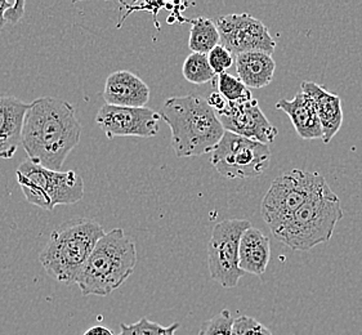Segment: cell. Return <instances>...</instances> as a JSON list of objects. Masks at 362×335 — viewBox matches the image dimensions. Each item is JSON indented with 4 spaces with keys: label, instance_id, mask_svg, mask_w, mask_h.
Masks as SVG:
<instances>
[{
    "label": "cell",
    "instance_id": "6da1fadb",
    "mask_svg": "<svg viewBox=\"0 0 362 335\" xmlns=\"http://www.w3.org/2000/svg\"><path fill=\"white\" fill-rule=\"evenodd\" d=\"M83 125L71 103L56 97H40L30 103L22 131V147L37 165L62 170L65 160L79 145Z\"/></svg>",
    "mask_w": 362,
    "mask_h": 335
},
{
    "label": "cell",
    "instance_id": "7a4b0ae2",
    "mask_svg": "<svg viewBox=\"0 0 362 335\" xmlns=\"http://www.w3.org/2000/svg\"><path fill=\"white\" fill-rule=\"evenodd\" d=\"M159 114L172 131V147L178 158L213 153L225 134L216 111L203 97H170Z\"/></svg>",
    "mask_w": 362,
    "mask_h": 335
},
{
    "label": "cell",
    "instance_id": "3957f363",
    "mask_svg": "<svg viewBox=\"0 0 362 335\" xmlns=\"http://www.w3.org/2000/svg\"><path fill=\"white\" fill-rule=\"evenodd\" d=\"M105 235L103 227L95 219L66 221L51 233L39 254V262L58 283L76 284L88 258Z\"/></svg>",
    "mask_w": 362,
    "mask_h": 335
},
{
    "label": "cell",
    "instance_id": "277c9868",
    "mask_svg": "<svg viewBox=\"0 0 362 335\" xmlns=\"http://www.w3.org/2000/svg\"><path fill=\"white\" fill-rule=\"evenodd\" d=\"M137 262L136 244L117 227L97 242L76 284L84 297H107L129 278Z\"/></svg>",
    "mask_w": 362,
    "mask_h": 335
},
{
    "label": "cell",
    "instance_id": "5b68a950",
    "mask_svg": "<svg viewBox=\"0 0 362 335\" xmlns=\"http://www.w3.org/2000/svg\"><path fill=\"white\" fill-rule=\"evenodd\" d=\"M343 216L344 211L337 194L324 195L308 201L294 214L269 228L276 240L288 248L307 252L330 240Z\"/></svg>",
    "mask_w": 362,
    "mask_h": 335
},
{
    "label": "cell",
    "instance_id": "8992f818",
    "mask_svg": "<svg viewBox=\"0 0 362 335\" xmlns=\"http://www.w3.org/2000/svg\"><path fill=\"white\" fill-rule=\"evenodd\" d=\"M16 177L26 201L44 211L76 204L84 197V180L75 170H51L26 159L17 168Z\"/></svg>",
    "mask_w": 362,
    "mask_h": 335
},
{
    "label": "cell",
    "instance_id": "52a82bcc",
    "mask_svg": "<svg viewBox=\"0 0 362 335\" xmlns=\"http://www.w3.org/2000/svg\"><path fill=\"white\" fill-rule=\"evenodd\" d=\"M335 194L324 175L293 169L276 177L262 201V218L272 227L316 197Z\"/></svg>",
    "mask_w": 362,
    "mask_h": 335
},
{
    "label": "cell",
    "instance_id": "ba28073f",
    "mask_svg": "<svg viewBox=\"0 0 362 335\" xmlns=\"http://www.w3.org/2000/svg\"><path fill=\"white\" fill-rule=\"evenodd\" d=\"M210 160L222 177L247 180L267 170L271 164V150L268 145L225 131Z\"/></svg>",
    "mask_w": 362,
    "mask_h": 335
},
{
    "label": "cell",
    "instance_id": "9c48e42d",
    "mask_svg": "<svg viewBox=\"0 0 362 335\" xmlns=\"http://www.w3.org/2000/svg\"><path fill=\"white\" fill-rule=\"evenodd\" d=\"M252 223L247 219H225L217 223L208 244V266L211 280L226 289L239 284L245 272L240 269V241Z\"/></svg>",
    "mask_w": 362,
    "mask_h": 335
},
{
    "label": "cell",
    "instance_id": "30bf717a",
    "mask_svg": "<svg viewBox=\"0 0 362 335\" xmlns=\"http://www.w3.org/2000/svg\"><path fill=\"white\" fill-rule=\"evenodd\" d=\"M217 23L221 44L236 57L245 52H264L274 54L275 39L267 26L249 13H231L219 17Z\"/></svg>",
    "mask_w": 362,
    "mask_h": 335
},
{
    "label": "cell",
    "instance_id": "8fae6325",
    "mask_svg": "<svg viewBox=\"0 0 362 335\" xmlns=\"http://www.w3.org/2000/svg\"><path fill=\"white\" fill-rule=\"evenodd\" d=\"M159 112L148 107H119L105 103L95 115V124L107 139H151L160 131Z\"/></svg>",
    "mask_w": 362,
    "mask_h": 335
},
{
    "label": "cell",
    "instance_id": "7c38bea8",
    "mask_svg": "<svg viewBox=\"0 0 362 335\" xmlns=\"http://www.w3.org/2000/svg\"><path fill=\"white\" fill-rule=\"evenodd\" d=\"M218 117L226 131L264 145H271L279 134V129L268 120L254 98L249 102L228 103L225 112Z\"/></svg>",
    "mask_w": 362,
    "mask_h": 335
},
{
    "label": "cell",
    "instance_id": "4fadbf2b",
    "mask_svg": "<svg viewBox=\"0 0 362 335\" xmlns=\"http://www.w3.org/2000/svg\"><path fill=\"white\" fill-rule=\"evenodd\" d=\"M103 100L111 106L146 107L150 101V88L136 74L119 70L107 76Z\"/></svg>",
    "mask_w": 362,
    "mask_h": 335
},
{
    "label": "cell",
    "instance_id": "5bb4252c",
    "mask_svg": "<svg viewBox=\"0 0 362 335\" xmlns=\"http://www.w3.org/2000/svg\"><path fill=\"white\" fill-rule=\"evenodd\" d=\"M30 103L15 95H0V159H12L22 145V131Z\"/></svg>",
    "mask_w": 362,
    "mask_h": 335
},
{
    "label": "cell",
    "instance_id": "9a60e30c",
    "mask_svg": "<svg viewBox=\"0 0 362 335\" xmlns=\"http://www.w3.org/2000/svg\"><path fill=\"white\" fill-rule=\"evenodd\" d=\"M300 90L311 97L316 106V111L321 122L324 143H330V141L341 131L343 124V107L341 98L338 95L329 92L326 88L321 87L313 81H303L300 84Z\"/></svg>",
    "mask_w": 362,
    "mask_h": 335
},
{
    "label": "cell",
    "instance_id": "2e32d148",
    "mask_svg": "<svg viewBox=\"0 0 362 335\" xmlns=\"http://www.w3.org/2000/svg\"><path fill=\"white\" fill-rule=\"evenodd\" d=\"M276 109L281 110L290 117V122L300 139H322L324 137L315 102L305 92H298L293 100L277 101Z\"/></svg>",
    "mask_w": 362,
    "mask_h": 335
},
{
    "label": "cell",
    "instance_id": "e0dca14e",
    "mask_svg": "<svg viewBox=\"0 0 362 335\" xmlns=\"http://www.w3.org/2000/svg\"><path fill=\"white\" fill-rule=\"evenodd\" d=\"M271 259V242L264 233L254 228H247L240 241V269L245 274L262 277L267 270Z\"/></svg>",
    "mask_w": 362,
    "mask_h": 335
},
{
    "label": "cell",
    "instance_id": "ac0fdd59",
    "mask_svg": "<svg viewBox=\"0 0 362 335\" xmlns=\"http://www.w3.org/2000/svg\"><path fill=\"white\" fill-rule=\"evenodd\" d=\"M238 78L249 89L267 87L274 79L276 62L264 52H245L235 57Z\"/></svg>",
    "mask_w": 362,
    "mask_h": 335
},
{
    "label": "cell",
    "instance_id": "d6986e66",
    "mask_svg": "<svg viewBox=\"0 0 362 335\" xmlns=\"http://www.w3.org/2000/svg\"><path fill=\"white\" fill-rule=\"evenodd\" d=\"M221 44V35L217 23L205 17H196L191 20L189 48L192 53L208 54Z\"/></svg>",
    "mask_w": 362,
    "mask_h": 335
},
{
    "label": "cell",
    "instance_id": "ffe728a7",
    "mask_svg": "<svg viewBox=\"0 0 362 335\" xmlns=\"http://www.w3.org/2000/svg\"><path fill=\"white\" fill-rule=\"evenodd\" d=\"M182 74L186 81L197 86L213 81L217 76L210 67L208 54L202 53H191L189 57L185 59L182 66Z\"/></svg>",
    "mask_w": 362,
    "mask_h": 335
},
{
    "label": "cell",
    "instance_id": "44dd1931",
    "mask_svg": "<svg viewBox=\"0 0 362 335\" xmlns=\"http://www.w3.org/2000/svg\"><path fill=\"white\" fill-rule=\"evenodd\" d=\"M217 88L218 93L223 95L230 103L249 102L253 100L250 89L231 74L218 75Z\"/></svg>",
    "mask_w": 362,
    "mask_h": 335
},
{
    "label": "cell",
    "instance_id": "7402d4cb",
    "mask_svg": "<svg viewBox=\"0 0 362 335\" xmlns=\"http://www.w3.org/2000/svg\"><path fill=\"white\" fill-rule=\"evenodd\" d=\"M180 322H174L170 327H161L158 322L150 321L142 317L134 324L127 325L120 324V334L117 335H175V331L180 329Z\"/></svg>",
    "mask_w": 362,
    "mask_h": 335
},
{
    "label": "cell",
    "instance_id": "603a6c76",
    "mask_svg": "<svg viewBox=\"0 0 362 335\" xmlns=\"http://www.w3.org/2000/svg\"><path fill=\"white\" fill-rule=\"evenodd\" d=\"M233 321L230 311L223 310L204 322L199 335H233Z\"/></svg>",
    "mask_w": 362,
    "mask_h": 335
},
{
    "label": "cell",
    "instance_id": "cb8c5ba5",
    "mask_svg": "<svg viewBox=\"0 0 362 335\" xmlns=\"http://www.w3.org/2000/svg\"><path fill=\"white\" fill-rule=\"evenodd\" d=\"M25 0H0V31L7 25H16L25 15Z\"/></svg>",
    "mask_w": 362,
    "mask_h": 335
},
{
    "label": "cell",
    "instance_id": "d4e9b609",
    "mask_svg": "<svg viewBox=\"0 0 362 335\" xmlns=\"http://www.w3.org/2000/svg\"><path fill=\"white\" fill-rule=\"evenodd\" d=\"M233 335H272V333L257 319L243 315L233 321Z\"/></svg>",
    "mask_w": 362,
    "mask_h": 335
},
{
    "label": "cell",
    "instance_id": "484cf974",
    "mask_svg": "<svg viewBox=\"0 0 362 335\" xmlns=\"http://www.w3.org/2000/svg\"><path fill=\"white\" fill-rule=\"evenodd\" d=\"M209 65L216 75L227 73V70L235 64V56L225 48L222 44L217 45L213 51L208 53Z\"/></svg>",
    "mask_w": 362,
    "mask_h": 335
},
{
    "label": "cell",
    "instance_id": "4316f807",
    "mask_svg": "<svg viewBox=\"0 0 362 335\" xmlns=\"http://www.w3.org/2000/svg\"><path fill=\"white\" fill-rule=\"evenodd\" d=\"M206 101L209 103L210 107L216 111V114H217L218 117L225 112L226 109L228 107V103H230L226 100L223 95H221V93H218V92L211 93Z\"/></svg>",
    "mask_w": 362,
    "mask_h": 335
},
{
    "label": "cell",
    "instance_id": "83f0119b",
    "mask_svg": "<svg viewBox=\"0 0 362 335\" xmlns=\"http://www.w3.org/2000/svg\"><path fill=\"white\" fill-rule=\"evenodd\" d=\"M83 335H115L109 328L102 327V325H97V327H92L88 329L87 331Z\"/></svg>",
    "mask_w": 362,
    "mask_h": 335
}]
</instances>
